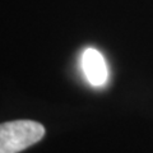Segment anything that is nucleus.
<instances>
[{"label":"nucleus","instance_id":"nucleus-1","mask_svg":"<svg viewBox=\"0 0 153 153\" xmlns=\"http://www.w3.org/2000/svg\"><path fill=\"white\" fill-rule=\"evenodd\" d=\"M45 135V128L32 120L0 124V153H18Z\"/></svg>","mask_w":153,"mask_h":153},{"label":"nucleus","instance_id":"nucleus-2","mask_svg":"<svg viewBox=\"0 0 153 153\" xmlns=\"http://www.w3.org/2000/svg\"><path fill=\"white\" fill-rule=\"evenodd\" d=\"M82 69L85 79L93 87H102L108 80V68L105 57L93 47H88L83 51Z\"/></svg>","mask_w":153,"mask_h":153}]
</instances>
